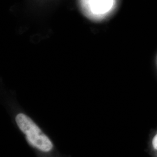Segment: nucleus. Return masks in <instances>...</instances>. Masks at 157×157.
I'll return each mask as SVG.
<instances>
[{
  "mask_svg": "<svg viewBox=\"0 0 157 157\" xmlns=\"http://www.w3.org/2000/svg\"><path fill=\"white\" fill-rule=\"evenodd\" d=\"M16 122L32 145L43 151H50L52 148L53 145L49 138L27 115L19 113L16 117Z\"/></svg>",
  "mask_w": 157,
  "mask_h": 157,
  "instance_id": "obj_1",
  "label": "nucleus"
},
{
  "mask_svg": "<svg viewBox=\"0 0 157 157\" xmlns=\"http://www.w3.org/2000/svg\"><path fill=\"white\" fill-rule=\"evenodd\" d=\"M84 15L89 19L101 20L113 10L116 0H80Z\"/></svg>",
  "mask_w": 157,
  "mask_h": 157,
  "instance_id": "obj_2",
  "label": "nucleus"
},
{
  "mask_svg": "<svg viewBox=\"0 0 157 157\" xmlns=\"http://www.w3.org/2000/svg\"><path fill=\"white\" fill-rule=\"evenodd\" d=\"M152 144L154 146V148L157 150V135L154 137L153 141H152Z\"/></svg>",
  "mask_w": 157,
  "mask_h": 157,
  "instance_id": "obj_3",
  "label": "nucleus"
}]
</instances>
